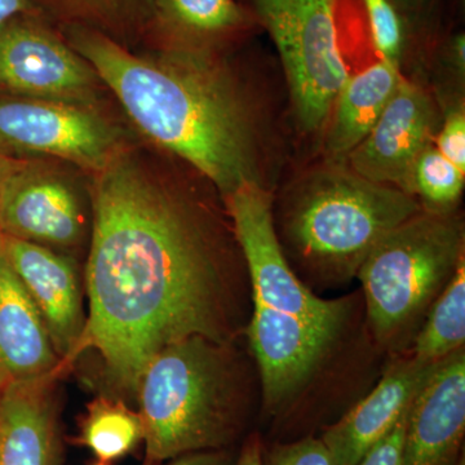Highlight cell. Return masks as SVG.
Returning <instances> with one entry per match:
<instances>
[{
	"mask_svg": "<svg viewBox=\"0 0 465 465\" xmlns=\"http://www.w3.org/2000/svg\"><path fill=\"white\" fill-rule=\"evenodd\" d=\"M84 278L79 354L94 349L119 391L136 393L149 361L173 342H231L232 289L210 222L127 152L94 173Z\"/></svg>",
	"mask_w": 465,
	"mask_h": 465,
	"instance_id": "cell-1",
	"label": "cell"
},
{
	"mask_svg": "<svg viewBox=\"0 0 465 465\" xmlns=\"http://www.w3.org/2000/svg\"><path fill=\"white\" fill-rule=\"evenodd\" d=\"M69 45L114 92L150 142L188 162L223 198L262 183L258 124L249 97L206 47L177 45L137 56L75 25Z\"/></svg>",
	"mask_w": 465,
	"mask_h": 465,
	"instance_id": "cell-2",
	"label": "cell"
},
{
	"mask_svg": "<svg viewBox=\"0 0 465 465\" xmlns=\"http://www.w3.org/2000/svg\"><path fill=\"white\" fill-rule=\"evenodd\" d=\"M137 399L145 464L229 449L246 421V397L229 349L191 336L162 349L143 369Z\"/></svg>",
	"mask_w": 465,
	"mask_h": 465,
	"instance_id": "cell-3",
	"label": "cell"
},
{
	"mask_svg": "<svg viewBox=\"0 0 465 465\" xmlns=\"http://www.w3.org/2000/svg\"><path fill=\"white\" fill-rule=\"evenodd\" d=\"M421 210L414 195L333 162L300 183L286 213V231L312 265L349 278L385 234Z\"/></svg>",
	"mask_w": 465,
	"mask_h": 465,
	"instance_id": "cell-4",
	"label": "cell"
},
{
	"mask_svg": "<svg viewBox=\"0 0 465 465\" xmlns=\"http://www.w3.org/2000/svg\"><path fill=\"white\" fill-rule=\"evenodd\" d=\"M464 241L454 211L423 208L376 243L357 272L376 341L399 344L427 316L464 259Z\"/></svg>",
	"mask_w": 465,
	"mask_h": 465,
	"instance_id": "cell-5",
	"label": "cell"
},
{
	"mask_svg": "<svg viewBox=\"0 0 465 465\" xmlns=\"http://www.w3.org/2000/svg\"><path fill=\"white\" fill-rule=\"evenodd\" d=\"M273 39L302 133H322L349 73L339 45L338 0H251Z\"/></svg>",
	"mask_w": 465,
	"mask_h": 465,
	"instance_id": "cell-6",
	"label": "cell"
},
{
	"mask_svg": "<svg viewBox=\"0 0 465 465\" xmlns=\"http://www.w3.org/2000/svg\"><path fill=\"white\" fill-rule=\"evenodd\" d=\"M0 148L60 158L94 174L125 152L121 131L92 104L7 96H0Z\"/></svg>",
	"mask_w": 465,
	"mask_h": 465,
	"instance_id": "cell-7",
	"label": "cell"
},
{
	"mask_svg": "<svg viewBox=\"0 0 465 465\" xmlns=\"http://www.w3.org/2000/svg\"><path fill=\"white\" fill-rule=\"evenodd\" d=\"M224 201L246 260L253 302L314 322L342 326L345 302L318 298L284 258L274 229L273 200L264 183H243Z\"/></svg>",
	"mask_w": 465,
	"mask_h": 465,
	"instance_id": "cell-8",
	"label": "cell"
},
{
	"mask_svg": "<svg viewBox=\"0 0 465 465\" xmlns=\"http://www.w3.org/2000/svg\"><path fill=\"white\" fill-rule=\"evenodd\" d=\"M99 76L34 16H20L0 29V96L92 104Z\"/></svg>",
	"mask_w": 465,
	"mask_h": 465,
	"instance_id": "cell-9",
	"label": "cell"
},
{
	"mask_svg": "<svg viewBox=\"0 0 465 465\" xmlns=\"http://www.w3.org/2000/svg\"><path fill=\"white\" fill-rule=\"evenodd\" d=\"M90 226L75 186L33 162L8 177L0 192V234L63 252L81 246Z\"/></svg>",
	"mask_w": 465,
	"mask_h": 465,
	"instance_id": "cell-10",
	"label": "cell"
},
{
	"mask_svg": "<svg viewBox=\"0 0 465 465\" xmlns=\"http://www.w3.org/2000/svg\"><path fill=\"white\" fill-rule=\"evenodd\" d=\"M341 326L253 302L246 333L262 376L266 409L275 412L311 378Z\"/></svg>",
	"mask_w": 465,
	"mask_h": 465,
	"instance_id": "cell-11",
	"label": "cell"
},
{
	"mask_svg": "<svg viewBox=\"0 0 465 465\" xmlns=\"http://www.w3.org/2000/svg\"><path fill=\"white\" fill-rule=\"evenodd\" d=\"M436 110L420 87L402 78L396 94L371 133L345 161L371 182L411 193L412 171L419 155L433 143Z\"/></svg>",
	"mask_w": 465,
	"mask_h": 465,
	"instance_id": "cell-12",
	"label": "cell"
},
{
	"mask_svg": "<svg viewBox=\"0 0 465 465\" xmlns=\"http://www.w3.org/2000/svg\"><path fill=\"white\" fill-rule=\"evenodd\" d=\"M5 255L32 296L57 356L65 367L75 362L87 317L78 264L72 256L2 235Z\"/></svg>",
	"mask_w": 465,
	"mask_h": 465,
	"instance_id": "cell-13",
	"label": "cell"
},
{
	"mask_svg": "<svg viewBox=\"0 0 465 465\" xmlns=\"http://www.w3.org/2000/svg\"><path fill=\"white\" fill-rule=\"evenodd\" d=\"M442 362H421L409 356L391 363L378 387L321 436L338 464H360L399 424Z\"/></svg>",
	"mask_w": 465,
	"mask_h": 465,
	"instance_id": "cell-14",
	"label": "cell"
},
{
	"mask_svg": "<svg viewBox=\"0 0 465 465\" xmlns=\"http://www.w3.org/2000/svg\"><path fill=\"white\" fill-rule=\"evenodd\" d=\"M465 353L443 360L410 407L402 465H455L464 454Z\"/></svg>",
	"mask_w": 465,
	"mask_h": 465,
	"instance_id": "cell-15",
	"label": "cell"
},
{
	"mask_svg": "<svg viewBox=\"0 0 465 465\" xmlns=\"http://www.w3.org/2000/svg\"><path fill=\"white\" fill-rule=\"evenodd\" d=\"M61 374L5 385L0 400V465H61Z\"/></svg>",
	"mask_w": 465,
	"mask_h": 465,
	"instance_id": "cell-16",
	"label": "cell"
},
{
	"mask_svg": "<svg viewBox=\"0 0 465 465\" xmlns=\"http://www.w3.org/2000/svg\"><path fill=\"white\" fill-rule=\"evenodd\" d=\"M65 369L38 308L5 255L0 234V376L8 384Z\"/></svg>",
	"mask_w": 465,
	"mask_h": 465,
	"instance_id": "cell-17",
	"label": "cell"
},
{
	"mask_svg": "<svg viewBox=\"0 0 465 465\" xmlns=\"http://www.w3.org/2000/svg\"><path fill=\"white\" fill-rule=\"evenodd\" d=\"M402 78L400 65L382 60L348 76L323 128L324 150L332 162H344L371 133Z\"/></svg>",
	"mask_w": 465,
	"mask_h": 465,
	"instance_id": "cell-18",
	"label": "cell"
},
{
	"mask_svg": "<svg viewBox=\"0 0 465 465\" xmlns=\"http://www.w3.org/2000/svg\"><path fill=\"white\" fill-rule=\"evenodd\" d=\"M159 23L179 45L206 47L208 43L243 29L249 15L234 0H150Z\"/></svg>",
	"mask_w": 465,
	"mask_h": 465,
	"instance_id": "cell-19",
	"label": "cell"
},
{
	"mask_svg": "<svg viewBox=\"0 0 465 465\" xmlns=\"http://www.w3.org/2000/svg\"><path fill=\"white\" fill-rule=\"evenodd\" d=\"M74 442L90 449L97 460L110 464L143 442L142 416L116 397H97L85 407Z\"/></svg>",
	"mask_w": 465,
	"mask_h": 465,
	"instance_id": "cell-20",
	"label": "cell"
},
{
	"mask_svg": "<svg viewBox=\"0 0 465 465\" xmlns=\"http://www.w3.org/2000/svg\"><path fill=\"white\" fill-rule=\"evenodd\" d=\"M425 317L410 356L421 362H440L464 348L465 258Z\"/></svg>",
	"mask_w": 465,
	"mask_h": 465,
	"instance_id": "cell-21",
	"label": "cell"
},
{
	"mask_svg": "<svg viewBox=\"0 0 465 465\" xmlns=\"http://www.w3.org/2000/svg\"><path fill=\"white\" fill-rule=\"evenodd\" d=\"M464 182V171L443 157L432 143L416 161L411 193L424 210L452 213L460 200Z\"/></svg>",
	"mask_w": 465,
	"mask_h": 465,
	"instance_id": "cell-22",
	"label": "cell"
},
{
	"mask_svg": "<svg viewBox=\"0 0 465 465\" xmlns=\"http://www.w3.org/2000/svg\"><path fill=\"white\" fill-rule=\"evenodd\" d=\"M362 3L376 54L381 60L400 65L405 32L393 0H362Z\"/></svg>",
	"mask_w": 465,
	"mask_h": 465,
	"instance_id": "cell-23",
	"label": "cell"
},
{
	"mask_svg": "<svg viewBox=\"0 0 465 465\" xmlns=\"http://www.w3.org/2000/svg\"><path fill=\"white\" fill-rule=\"evenodd\" d=\"M262 465H339L323 440L302 437L262 449Z\"/></svg>",
	"mask_w": 465,
	"mask_h": 465,
	"instance_id": "cell-24",
	"label": "cell"
},
{
	"mask_svg": "<svg viewBox=\"0 0 465 465\" xmlns=\"http://www.w3.org/2000/svg\"><path fill=\"white\" fill-rule=\"evenodd\" d=\"M433 145L446 159L465 173V113L458 106L445 116Z\"/></svg>",
	"mask_w": 465,
	"mask_h": 465,
	"instance_id": "cell-25",
	"label": "cell"
},
{
	"mask_svg": "<svg viewBox=\"0 0 465 465\" xmlns=\"http://www.w3.org/2000/svg\"><path fill=\"white\" fill-rule=\"evenodd\" d=\"M409 411L402 416L399 424L388 436L367 452L358 465H402L403 442H405Z\"/></svg>",
	"mask_w": 465,
	"mask_h": 465,
	"instance_id": "cell-26",
	"label": "cell"
},
{
	"mask_svg": "<svg viewBox=\"0 0 465 465\" xmlns=\"http://www.w3.org/2000/svg\"><path fill=\"white\" fill-rule=\"evenodd\" d=\"M235 457L229 449L207 450L174 458L168 465H234Z\"/></svg>",
	"mask_w": 465,
	"mask_h": 465,
	"instance_id": "cell-27",
	"label": "cell"
},
{
	"mask_svg": "<svg viewBox=\"0 0 465 465\" xmlns=\"http://www.w3.org/2000/svg\"><path fill=\"white\" fill-rule=\"evenodd\" d=\"M35 14L36 7L32 0H0V29L14 18Z\"/></svg>",
	"mask_w": 465,
	"mask_h": 465,
	"instance_id": "cell-28",
	"label": "cell"
},
{
	"mask_svg": "<svg viewBox=\"0 0 465 465\" xmlns=\"http://www.w3.org/2000/svg\"><path fill=\"white\" fill-rule=\"evenodd\" d=\"M262 440L258 433L250 434L235 457L234 465H262Z\"/></svg>",
	"mask_w": 465,
	"mask_h": 465,
	"instance_id": "cell-29",
	"label": "cell"
},
{
	"mask_svg": "<svg viewBox=\"0 0 465 465\" xmlns=\"http://www.w3.org/2000/svg\"><path fill=\"white\" fill-rule=\"evenodd\" d=\"M72 3L75 7L84 9V11L94 12V14H108V12L116 11L121 5H125L128 0H66Z\"/></svg>",
	"mask_w": 465,
	"mask_h": 465,
	"instance_id": "cell-30",
	"label": "cell"
},
{
	"mask_svg": "<svg viewBox=\"0 0 465 465\" xmlns=\"http://www.w3.org/2000/svg\"><path fill=\"white\" fill-rule=\"evenodd\" d=\"M24 163V159L15 157L0 148V192H2L3 185L15 171L17 170L21 164Z\"/></svg>",
	"mask_w": 465,
	"mask_h": 465,
	"instance_id": "cell-31",
	"label": "cell"
},
{
	"mask_svg": "<svg viewBox=\"0 0 465 465\" xmlns=\"http://www.w3.org/2000/svg\"><path fill=\"white\" fill-rule=\"evenodd\" d=\"M450 57L459 72L464 73L465 66V38L464 34H458L450 45Z\"/></svg>",
	"mask_w": 465,
	"mask_h": 465,
	"instance_id": "cell-32",
	"label": "cell"
},
{
	"mask_svg": "<svg viewBox=\"0 0 465 465\" xmlns=\"http://www.w3.org/2000/svg\"><path fill=\"white\" fill-rule=\"evenodd\" d=\"M400 2L405 3V5H416V3L420 2V0H400Z\"/></svg>",
	"mask_w": 465,
	"mask_h": 465,
	"instance_id": "cell-33",
	"label": "cell"
},
{
	"mask_svg": "<svg viewBox=\"0 0 465 465\" xmlns=\"http://www.w3.org/2000/svg\"><path fill=\"white\" fill-rule=\"evenodd\" d=\"M5 384L0 381V400H2L3 390H5Z\"/></svg>",
	"mask_w": 465,
	"mask_h": 465,
	"instance_id": "cell-34",
	"label": "cell"
},
{
	"mask_svg": "<svg viewBox=\"0 0 465 465\" xmlns=\"http://www.w3.org/2000/svg\"><path fill=\"white\" fill-rule=\"evenodd\" d=\"M455 465H465L464 454L461 455L460 459H459V460H458V463Z\"/></svg>",
	"mask_w": 465,
	"mask_h": 465,
	"instance_id": "cell-35",
	"label": "cell"
},
{
	"mask_svg": "<svg viewBox=\"0 0 465 465\" xmlns=\"http://www.w3.org/2000/svg\"><path fill=\"white\" fill-rule=\"evenodd\" d=\"M91 465H110L109 463H104V461H94V464H91Z\"/></svg>",
	"mask_w": 465,
	"mask_h": 465,
	"instance_id": "cell-36",
	"label": "cell"
},
{
	"mask_svg": "<svg viewBox=\"0 0 465 465\" xmlns=\"http://www.w3.org/2000/svg\"><path fill=\"white\" fill-rule=\"evenodd\" d=\"M0 381H2L3 382H5V381H3V379H2V376H0ZM5 385H7V384H5Z\"/></svg>",
	"mask_w": 465,
	"mask_h": 465,
	"instance_id": "cell-37",
	"label": "cell"
},
{
	"mask_svg": "<svg viewBox=\"0 0 465 465\" xmlns=\"http://www.w3.org/2000/svg\"><path fill=\"white\" fill-rule=\"evenodd\" d=\"M143 465H149V464H143Z\"/></svg>",
	"mask_w": 465,
	"mask_h": 465,
	"instance_id": "cell-38",
	"label": "cell"
}]
</instances>
